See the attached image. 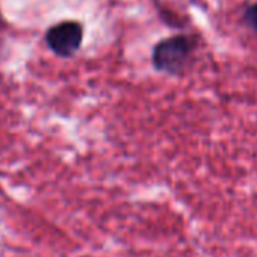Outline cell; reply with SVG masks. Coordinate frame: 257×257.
Returning a JSON list of instances; mask_svg holds the SVG:
<instances>
[{
  "label": "cell",
  "instance_id": "cell-1",
  "mask_svg": "<svg viewBox=\"0 0 257 257\" xmlns=\"http://www.w3.org/2000/svg\"><path fill=\"white\" fill-rule=\"evenodd\" d=\"M192 41L188 37H174L159 43L153 52L155 67L161 71L177 73L188 62Z\"/></svg>",
  "mask_w": 257,
  "mask_h": 257
},
{
  "label": "cell",
  "instance_id": "cell-3",
  "mask_svg": "<svg viewBox=\"0 0 257 257\" xmlns=\"http://www.w3.org/2000/svg\"><path fill=\"white\" fill-rule=\"evenodd\" d=\"M245 22L257 32V4L255 5H251L245 11Z\"/></svg>",
  "mask_w": 257,
  "mask_h": 257
},
{
  "label": "cell",
  "instance_id": "cell-2",
  "mask_svg": "<svg viewBox=\"0 0 257 257\" xmlns=\"http://www.w3.org/2000/svg\"><path fill=\"white\" fill-rule=\"evenodd\" d=\"M82 43V28L79 23L65 22L47 32L49 47L59 56H71Z\"/></svg>",
  "mask_w": 257,
  "mask_h": 257
}]
</instances>
